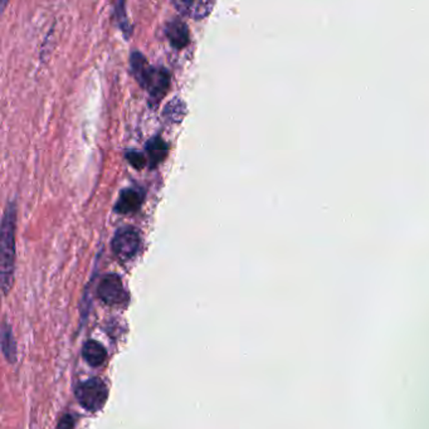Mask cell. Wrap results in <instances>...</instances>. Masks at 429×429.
Segmentation results:
<instances>
[{"label":"cell","instance_id":"3957f363","mask_svg":"<svg viewBox=\"0 0 429 429\" xmlns=\"http://www.w3.org/2000/svg\"><path fill=\"white\" fill-rule=\"evenodd\" d=\"M76 397L81 406L90 412L100 410L109 397V390L100 379H88L76 389Z\"/></svg>","mask_w":429,"mask_h":429},{"label":"cell","instance_id":"7a4b0ae2","mask_svg":"<svg viewBox=\"0 0 429 429\" xmlns=\"http://www.w3.org/2000/svg\"><path fill=\"white\" fill-rule=\"evenodd\" d=\"M132 67L135 77L140 85L147 90L151 98L158 101L164 97L170 86V73L165 68L149 66L140 53L132 54Z\"/></svg>","mask_w":429,"mask_h":429},{"label":"cell","instance_id":"5bb4252c","mask_svg":"<svg viewBox=\"0 0 429 429\" xmlns=\"http://www.w3.org/2000/svg\"><path fill=\"white\" fill-rule=\"evenodd\" d=\"M59 429H73L72 417L66 415V417L59 422Z\"/></svg>","mask_w":429,"mask_h":429},{"label":"cell","instance_id":"5b68a950","mask_svg":"<svg viewBox=\"0 0 429 429\" xmlns=\"http://www.w3.org/2000/svg\"><path fill=\"white\" fill-rule=\"evenodd\" d=\"M97 292L102 301L107 305H121L127 300L123 280L117 275H106L102 277Z\"/></svg>","mask_w":429,"mask_h":429},{"label":"cell","instance_id":"30bf717a","mask_svg":"<svg viewBox=\"0 0 429 429\" xmlns=\"http://www.w3.org/2000/svg\"><path fill=\"white\" fill-rule=\"evenodd\" d=\"M82 355L91 366L96 368V366H100L105 363V360L107 357V353L100 342L91 340V342L85 344L83 350H82Z\"/></svg>","mask_w":429,"mask_h":429},{"label":"cell","instance_id":"4fadbf2b","mask_svg":"<svg viewBox=\"0 0 429 429\" xmlns=\"http://www.w3.org/2000/svg\"><path fill=\"white\" fill-rule=\"evenodd\" d=\"M127 159L130 161L132 167H138V169L145 167L146 161H147L145 156L141 153H138V151H129Z\"/></svg>","mask_w":429,"mask_h":429},{"label":"cell","instance_id":"6da1fadb","mask_svg":"<svg viewBox=\"0 0 429 429\" xmlns=\"http://www.w3.org/2000/svg\"><path fill=\"white\" fill-rule=\"evenodd\" d=\"M15 211L14 203L8 204L1 224V286L6 295L14 281Z\"/></svg>","mask_w":429,"mask_h":429},{"label":"cell","instance_id":"52a82bcc","mask_svg":"<svg viewBox=\"0 0 429 429\" xmlns=\"http://www.w3.org/2000/svg\"><path fill=\"white\" fill-rule=\"evenodd\" d=\"M143 202H144V194L141 190L127 188L121 191L115 205V211L120 214H132L141 208Z\"/></svg>","mask_w":429,"mask_h":429},{"label":"cell","instance_id":"277c9868","mask_svg":"<svg viewBox=\"0 0 429 429\" xmlns=\"http://www.w3.org/2000/svg\"><path fill=\"white\" fill-rule=\"evenodd\" d=\"M111 247L120 260H132V257L138 255L141 247L140 233L132 227H124L114 236Z\"/></svg>","mask_w":429,"mask_h":429},{"label":"cell","instance_id":"9c48e42d","mask_svg":"<svg viewBox=\"0 0 429 429\" xmlns=\"http://www.w3.org/2000/svg\"><path fill=\"white\" fill-rule=\"evenodd\" d=\"M145 150L147 156H149L150 167H155L167 158L169 147H167V143L160 136H155V138H150L147 141Z\"/></svg>","mask_w":429,"mask_h":429},{"label":"cell","instance_id":"8992f818","mask_svg":"<svg viewBox=\"0 0 429 429\" xmlns=\"http://www.w3.org/2000/svg\"><path fill=\"white\" fill-rule=\"evenodd\" d=\"M173 6L182 14L190 17L193 19H202L211 14L216 3L207 0H175L173 1Z\"/></svg>","mask_w":429,"mask_h":429},{"label":"cell","instance_id":"ba28073f","mask_svg":"<svg viewBox=\"0 0 429 429\" xmlns=\"http://www.w3.org/2000/svg\"><path fill=\"white\" fill-rule=\"evenodd\" d=\"M170 43L174 45L175 48H184L189 43V30L188 25L180 19H174L167 24L165 28Z\"/></svg>","mask_w":429,"mask_h":429},{"label":"cell","instance_id":"7c38bea8","mask_svg":"<svg viewBox=\"0 0 429 429\" xmlns=\"http://www.w3.org/2000/svg\"><path fill=\"white\" fill-rule=\"evenodd\" d=\"M3 348H4V354L7 355L8 360L14 362L15 360V344L12 330L6 326L3 331Z\"/></svg>","mask_w":429,"mask_h":429},{"label":"cell","instance_id":"8fae6325","mask_svg":"<svg viewBox=\"0 0 429 429\" xmlns=\"http://www.w3.org/2000/svg\"><path fill=\"white\" fill-rule=\"evenodd\" d=\"M185 105L184 102L175 98L174 101L167 103V107L164 109V116L167 120H170L171 123H179L182 120V117L185 115Z\"/></svg>","mask_w":429,"mask_h":429}]
</instances>
